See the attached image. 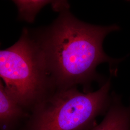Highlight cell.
I'll return each mask as SVG.
<instances>
[{"label":"cell","mask_w":130,"mask_h":130,"mask_svg":"<svg viewBox=\"0 0 130 130\" xmlns=\"http://www.w3.org/2000/svg\"><path fill=\"white\" fill-rule=\"evenodd\" d=\"M53 1L46 0H15L19 19L28 23H32L37 14L45 5L51 4Z\"/></svg>","instance_id":"6"},{"label":"cell","mask_w":130,"mask_h":130,"mask_svg":"<svg viewBox=\"0 0 130 130\" xmlns=\"http://www.w3.org/2000/svg\"><path fill=\"white\" fill-rule=\"evenodd\" d=\"M116 25L99 26L84 22L64 10L48 27L30 30L55 89L84 86L89 92L91 84L102 79L96 71L105 62H118L107 56L103 42L108 34L119 29Z\"/></svg>","instance_id":"1"},{"label":"cell","mask_w":130,"mask_h":130,"mask_svg":"<svg viewBox=\"0 0 130 130\" xmlns=\"http://www.w3.org/2000/svg\"><path fill=\"white\" fill-rule=\"evenodd\" d=\"M29 113L26 111L5 88L0 81L1 130H15L22 122L27 120Z\"/></svg>","instance_id":"4"},{"label":"cell","mask_w":130,"mask_h":130,"mask_svg":"<svg viewBox=\"0 0 130 130\" xmlns=\"http://www.w3.org/2000/svg\"><path fill=\"white\" fill-rule=\"evenodd\" d=\"M0 76L7 93L30 114L56 89L30 30L0 51Z\"/></svg>","instance_id":"3"},{"label":"cell","mask_w":130,"mask_h":130,"mask_svg":"<svg viewBox=\"0 0 130 130\" xmlns=\"http://www.w3.org/2000/svg\"><path fill=\"white\" fill-rule=\"evenodd\" d=\"M86 130H130V105L122 106L120 98L113 95L101 122Z\"/></svg>","instance_id":"5"},{"label":"cell","mask_w":130,"mask_h":130,"mask_svg":"<svg viewBox=\"0 0 130 130\" xmlns=\"http://www.w3.org/2000/svg\"><path fill=\"white\" fill-rule=\"evenodd\" d=\"M108 79L95 92L56 89L35 107L20 130H86L111 102Z\"/></svg>","instance_id":"2"}]
</instances>
